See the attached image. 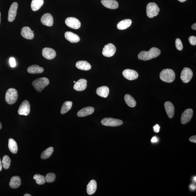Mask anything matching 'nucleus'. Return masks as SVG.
<instances>
[{
    "mask_svg": "<svg viewBox=\"0 0 196 196\" xmlns=\"http://www.w3.org/2000/svg\"><path fill=\"white\" fill-rule=\"evenodd\" d=\"M65 37L67 40L71 43H76L80 41L79 36L71 32H65Z\"/></svg>",
    "mask_w": 196,
    "mask_h": 196,
    "instance_id": "19",
    "label": "nucleus"
},
{
    "mask_svg": "<svg viewBox=\"0 0 196 196\" xmlns=\"http://www.w3.org/2000/svg\"><path fill=\"white\" fill-rule=\"evenodd\" d=\"M132 21L130 19H126L122 20L118 23L117 25L118 29L120 30H125L131 25Z\"/></svg>",
    "mask_w": 196,
    "mask_h": 196,
    "instance_id": "27",
    "label": "nucleus"
},
{
    "mask_svg": "<svg viewBox=\"0 0 196 196\" xmlns=\"http://www.w3.org/2000/svg\"><path fill=\"white\" fill-rule=\"evenodd\" d=\"M189 141H190L195 143H196V136H194L191 137L189 138Z\"/></svg>",
    "mask_w": 196,
    "mask_h": 196,
    "instance_id": "40",
    "label": "nucleus"
},
{
    "mask_svg": "<svg viewBox=\"0 0 196 196\" xmlns=\"http://www.w3.org/2000/svg\"><path fill=\"white\" fill-rule=\"evenodd\" d=\"M56 175L55 174L51 173L46 175L45 178L46 181L48 183L54 182L56 179Z\"/></svg>",
    "mask_w": 196,
    "mask_h": 196,
    "instance_id": "35",
    "label": "nucleus"
},
{
    "mask_svg": "<svg viewBox=\"0 0 196 196\" xmlns=\"http://www.w3.org/2000/svg\"><path fill=\"white\" fill-rule=\"evenodd\" d=\"M93 107H88L83 108L77 112V116L79 117H84L91 115L94 112Z\"/></svg>",
    "mask_w": 196,
    "mask_h": 196,
    "instance_id": "21",
    "label": "nucleus"
},
{
    "mask_svg": "<svg viewBox=\"0 0 196 196\" xmlns=\"http://www.w3.org/2000/svg\"><path fill=\"white\" fill-rule=\"evenodd\" d=\"M72 102L71 101H67L63 104L61 110V113L64 114L68 112L72 107Z\"/></svg>",
    "mask_w": 196,
    "mask_h": 196,
    "instance_id": "32",
    "label": "nucleus"
},
{
    "mask_svg": "<svg viewBox=\"0 0 196 196\" xmlns=\"http://www.w3.org/2000/svg\"><path fill=\"white\" fill-rule=\"evenodd\" d=\"M11 160L9 156L5 155L3 157L2 161V165L4 169H8L11 165Z\"/></svg>",
    "mask_w": 196,
    "mask_h": 196,
    "instance_id": "33",
    "label": "nucleus"
},
{
    "mask_svg": "<svg viewBox=\"0 0 196 196\" xmlns=\"http://www.w3.org/2000/svg\"><path fill=\"white\" fill-rule=\"evenodd\" d=\"M21 185V179L18 176H15L11 178L9 183L10 187L12 189H17Z\"/></svg>",
    "mask_w": 196,
    "mask_h": 196,
    "instance_id": "22",
    "label": "nucleus"
},
{
    "mask_svg": "<svg viewBox=\"0 0 196 196\" xmlns=\"http://www.w3.org/2000/svg\"><path fill=\"white\" fill-rule=\"evenodd\" d=\"M8 147L9 150L12 153H17L18 151V146L17 143L13 138H10L8 143Z\"/></svg>",
    "mask_w": 196,
    "mask_h": 196,
    "instance_id": "28",
    "label": "nucleus"
},
{
    "mask_svg": "<svg viewBox=\"0 0 196 196\" xmlns=\"http://www.w3.org/2000/svg\"><path fill=\"white\" fill-rule=\"evenodd\" d=\"M161 54L160 50L156 47L151 48L149 51H142L138 55V58L141 60L147 61L157 58Z\"/></svg>",
    "mask_w": 196,
    "mask_h": 196,
    "instance_id": "1",
    "label": "nucleus"
},
{
    "mask_svg": "<svg viewBox=\"0 0 196 196\" xmlns=\"http://www.w3.org/2000/svg\"><path fill=\"white\" fill-rule=\"evenodd\" d=\"M28 72L31 74H39L43 72L44 69L38 65H33L27 68Z\"/></svg>",
    "mask_w": 196,
    "mask_h": 196,
    "instance_id": "26",
    "label": "nucleus"
},
{
    "mask_svg": "<svg viewBox=\"0 0 196 196\" xmlns=\"http://www.w3.org/2000/svg\"><path fill=\"white\" fill-rule=\"evenodd\" d=\"M54 151V148L52 147H49L43 152L41 155V158L43 160H46L50 158Z\"/></svg>",
    "mask_w": 196,
    "mask_h": 196,
    "instance_id": "31",
    "label": "nucleus"
},
{
    "mask_svg": "<svg viewBox=\"0 0 196 196\" xmlns=\"http://www.w3.org/2000/svg\"><path fill=\"white\" fill-rule=\"evenodd\" d=\"M24 196H31L32 195H31L29 194H24Z\"/></svg>",
    "mask_w": 196,
    "mask_h": 196,
    "instance_id": "46",
    "label": "nucleus"
},
{
    "mask_svg": "<svg viewBox=\"0 0 196 196\" xmlns=\"http://www.w3.org/2000/svg\"><path fill=\"white\" fill-rule=\"evenodd\" d=\"M190 187L192 190H194L196 189L195 186L193 184H192L190 186Z\"/></svg>",
    "mask_w": 196,
    "mask_h": 196,
    "instance_id": "42",
    "label": "nucleus"
},
{
    "mask_svg": "<svg viewBox=\"0 0 196 196\" xmlns=\"http://www.w3.org/2000/svg\"><path fill=\"white\" fill-rule=\"evenodd\" d=\"M193 112L192 109H187L183 112L181 117L182 124H186L190 121L193 117Z\"/></svg>",
    "mask_w": 196,
    "mask_h": 196,
    "instance_id": "11",
    "label": "nucleus"
},
{
    "mask_svg": "<svg viewBox=\"0 0 196 196\" xmlns=\"http://www.w3.org/2000/svg\"><path fill=\"white\" fill-rule=\"evenodd\" d=\"M154 129V131L155 133H158L159 132H160V126L158 124H156L153 127Z\"/></svg>",
    "mask_w": 196,
    "mask_h": 196,
    "instance_id": "39",
    "label": "nucleus"
},
{
    "mask_svg": "<svg viewBox=\"0 0 196 196\" xmlns=\"http://www.w3.org/2000/svg\"><path fill=\"white\" fill-rule=\"evenodd\" d=\"M65 23L68 27L74 29H78L81 27V23L77 18L74 17L67 18Z\"/></svg>",
    "mask_w": 196,
    "mask_h": 196,
    "instance_id": "10",
    "label": "nucleus"
},
{
    "mask_svg": "<svg viewBox=\"0 0 196 196\" xmlns=\"http://www.w3.org/2000/svg\"><path fill=\"white\" fill-rule=\"evenodd\" d=\"M165 111L168 117L172 118L174 114L175 108L173 104L170 101L165 102L164 104Z\"/></svg>",
    "mask_w": 196,
    "mask_h": 196,
    "instance_id": "18",
    "label": "nucleus"
},
{
    "mask_svg": "<svg viewBox=\"0 0 196 196\" xmlns=\"http://www.w3.org/2000/svg\"><path fill=\"white\" fill-rule=\"evenodd\" d=\"M10 66H11V67H15L16 65V63L15 59L13 58H10Z\"/></svg>",
    "mask_w": 196,
    "mask_h": 196,
    "instance_id": "38",
    "label": "nucleus"
},
{
    "mask_svg": "<svg viewBox=\"0 0 196 196\" xmlns=\"http://www.w3.org/2000/svg\"><path fill=\"white\" fill-rule=\"evenodd\" d=\"M49 83L50 81L48 79L43 77L34 80L32 82V85L37 91L41 92Z\"/></svg>",
    "mask_w": 196,
    "mask_h": 196,
    "instance_id": "3",
    "label": "nucleus"
},
{
    "mask_svg": "<svg viewBox=\"0 0 196 196\" xmlns=\"http://www.w3.org/2000/svg\"><path fill=\"white\" fill-rule=\"evenodd\" d=\"M178 1L179 2H183L186 1V0H178Z\"/></svg>",
    "mask_w": 196,
    "mask_h": 196,
    "instance_id": "45",
    "label": "nucleus"
},
{
    "mask_svg": "<svg viewBox=\"0 0 196 196\" xmlns=\"http://www.w3.org/2000/svg\"><path fill=\"white\" fill-rule=\"evenodd\" d=\"M41 22L45 26L51 27L54 24V19L51 14L46 13L42 16L41 18Z\"/></svg>",
    "mask_w": 196,
    "mask_h": 196,
    "instance_id": "15",
    "label": "nucleus"
},
{
    "mask_svg": "<svg viewBox=\"0 0 196 196\" xmlns=\"http://www.w3.org/2000/svg\"><path fill=\"white\" fill-rule=\"evenodd\" d=\"M18 97V92L14 88L7 90L5 95V100L9 105H13L17 101Z\"/></svg>",
    "mask_w": 196,
    "mask_h": 196,
    "instance_id": "4",
    "label": "nucleus"
},
{
    "mask_svg": "<svg viewBox=\"0 0 196 196\" xmlns=\"http://www.w3.org/2000/svg\"><path fill=\"white\" fill-rule=\"evenodd\" d=\"M31 106L29 102L27 100H24L20 105L18 110L20 115L28 116L30 113Z\"/></svg>",
    "mask_w": 196,
    "mask_h": 196,
    "instance_id": "7",
    "label": "nucleus"
},
{
    "mask_svg": "<svg viewBox=\"0 0 196 196\" xmlns=\"http://www.w3.org/2000/svg\"><path fill=\"white\" fill-rule=\"evenodd\" d=\"M18 8V4L17 2H15L12 3L10 7L8 14V19L9 22H11L15 20L17 13Z\"/></svg>",
    "mask_w": 196,
    "mask_h": 196,
    "instance_id": "13",
    "label": "nucleus"
},
{
    "mask_svg": "<svg viewBox=\"0 0 196 196\" xmlns=\"http://www.w3.org/2000/svg\"><path fill=\"white\" fill-rule=\"evenodd\" d=\"M125 101L127 105L130 107L133 108L136 105V102L135 100L131 96L126 94L124 96Z\"/></svg>",
    "mask_w": 196,
    "mask_h": 196,
    "instance_id": "30",
    "label": "nucleus"
},
{
    "mask_svg": "<svg viewBox=\"0 0 196 196\" xmlns=\"http://www.w3.org/2000/svg\"><path fill=\"white\" fill-rule=\"evenodd\" d=\"M34 179L36 181L37 184L39 185L44 184L46 182L45 177L44 175L37 174L34 175Z\"/></svg>",
    "mask_w": 196,
    "mask_h": 196,
    "instance_id": "34",
    "label": "nucleus"
},
{
    "mask_svg": "<svg viewBox=\"0 0 196 196\" xmlns=\"http://www.w3.org/2000/svg\"><path fill=\"white\" fill-rule=\"evenodd\" d=\"M191 28L194 30H196V23L194 24L191 26Z\"/></svg>",
    "mask_w": 196,
    "mask_h": 196,
    "instance_id": "43",
    "label": "nucleus"
},
{
    "mask_svg": "<svg viewBox=\"0 0 196 196\" xmlns=\"http://www.w3.org/2000/svg\"><path fill=\"white\" fill-rule=\"evenodd\" d=\"M160 78L165 82L171 83L174 80L175 73L172 69H163L160 75Z\"/></svg>",
    "mask_w": 196,
    "mask_h": 196,
    "instance_id": "2",
    "label": "nucleus"
},
{
    "mask_svg": "<svg viewBox=\"0 0 196 196\" xmlns=\"http://www.w3.org/2000/svg\"><path fill=\"white\" fill-rule=\"evenodd\" d=\"M42 55L44 58L48 60H52L56 57V54L54 49L50 48H44L43 49Z\"/></svg>",
    "mask_w": 196,
    "mask_h": 196,
    "instance_id": "14",
    "label": "nucleus"
},
{
    "mask_svg": "<svg viewBox=\"0 0 196 196\" xmlns=\"http://www.w3.org/2000/svg\"><path fill=\"white\" fill-rule=\"evenodd\" d=\"M158 141V139L156 137H153L151 140V142L152 143H155Z\"/></svg>",
    "mask_w": 196,
    "mask_h": 196,
    "instance_id": "41",
    "label": "nucleus"
},
{
    "mask_svg": "<svg viewBox=\"0 0 196 196\" xmlns=\"http://www.w3.org/2000/svg\"><path fill=\"white\" fill-rule=\"evenodd\" d=\"M190 43L193 46H195L196 44V37L195 36H190L189 39Z\"/></svg>",
    "mask_w": 196,
    "mask_h": 196,
    "instance_id": "37",
    "label": "nucleus"
},
{
    "mask_svg": "<svg viewBox=\"0 0 196 196\" xmlns=\"http://www.w3.org/2000/svg\"><path fill=\"white\" fill-rule=\"evenodd\" d=\"M122 75L125 78L129 80H133L137 79L138 74L136 71L132 69H126L122 72Z\"/></svg>",
    "mask_w": 196,
    "mask_h": 196,
    "instance_id": "12",
    "label": "nucleus"
},
{
    "mask_svg": "<svg viewBox=\"0 0 196 196\" xmlns=\"http://www.w3.org/2000/svg\"><path fill=\"white\" fill-rule=\"evenodd\" d=\"M2 128V124L1 122H0V130H1Z\"/></svg>",
    "mask_w": 196,
    "mask_h": 196,
    "instance_id": "47",
    "label": "nucleus"
},
{
    "mask_svg": "<svg viewBox=\"0 0 196 196\" xmlns=\"http://www.w3.org/2000/svg\"><path fill=\"white\" fill-rule=\"evenodd\" d=\"M1 13L0 12V24H1Z\"/></svg>",
    "mask_w": 196,
    "mask_h": 196,
    "instance_id": "48",
    "label": "nucleus"
},
{
    "mask_svg": "<svg viewBox=\"0 0 196 196\" xmlns=\"http://www.w3.org/2000/svg\"><path fill=\"white\" fill-rule=\"evenodd\" d=\"M196 177H195L194 178V181H195V182H196Z\"/></svg>",
    "mask_w": 196,
    "mask_h": 196,
    "instance_id": "49",
    "label": "nucleus"
},
{
    "mask_svg": "<svg viewBox=\"0 0 196 196\" xmlns=\"http://www.w3.org/2000/svg\"><path fill=\"white\" fill-rule=\"evenodd\" d=\"M97 184L96 182L94 180H92L88 185L87 188V191L88 194L89 195L93 194L96 190Z\"/></svg>",
    "mask_w": 196,
    "mask_h": 196,
    "instance_id": "23",
    "label": "nucleus"
},
{
    "mask_svg": "<svg viewBox=\"0 0 196 196\" xmlns=\"http://www.w3.org/2000/svg\"><path fill=\"white\" fill-rule=\"evenodd\" d=\"M101 123L103 125L114 127L122 125L123 124V122L119 119L112 118H106L101 120Z\"/></svg>",
    "mask_w": 196,
    "mask_h": 196,
    "instance_id": "6",
    "label": "nucleus"
},
{
    "mask_svg": "<svg viewBox=\"0 0 196 196\" xmlns=\"http://www.w3.org/2000/svg\"><path fill=\"white\" fill-rule=\"evenodd\" d=\"M76 66L80 70L84 71L89 70L91 68V66L88 62L85 61H80L77 62Z\"/></svg>",
    "mask_w": 196,
    "mask_h": 196,
    "instance_id": "25",
    "label": "nucleus"
},
{
    "mask_svg": "<svg viewBox=\"0 0 196 196\" xmlns=\"http://www.w3.org/2000/svg\"><path fill=\"white\" fill-rule=\"evenodd\" d=\"M193 76V71L190 69L186 67L182 71L180 78L184 83H187L191 80Z\"/></svg>",
    "mask_w": 196,
    "mask_h": 196,
    "instance_id": "8",
    "label": "nucleus"
},
{
    "mask_svg": "<svg viewBox=\"0 0 196 196\" xmlns=\"http://www.w3.org/2000/svg\"><path fill=\"white\" fill-rule=\"evenodd\" d=\"M160 9L156 3L151 2L147 5L146 14L149 18H153L158 15Z\"/></svg>",
    "mask_w": 196,
    "mask_h": 196,
    "instance_id": "5",
    "label": "nucleus"
},
{
    "mask_svg": "<svg viewBox=\"0 0 196 196\" xmlns=\"http://www.w3.org/2000/svg\"><path fill=\"white\" fill-rule=\"evenodd\" d=\"M2 165L1 158H0V171H1L2 169Z\"/></svg>",
    "mask_w": 196,
    "mask_h": 196,
    "instance_id": "44",
    "label": "nucleus"
},
{
    "mask_svg": "<svg viewBox=\"0 0 196 196\" xmlns=\"http://www.w3.org/2000/svg\"><path fill=\"white\" fill-rule=\"evenodd\" d=\"M73 83H76V82L75 81H73Z\"/></svg>",
    "mask_w": 196,
    "mask_h": 196,
    "instance_id": "50",
    "label": "nucleus"
},
{
    "mask_svg": "<svg viewBox=\"0 0 196 196\" xmlns=\"http://www.w3.org/2000/svg\"><path fill=\"white\" fill-rule=\"evenodd\" d=\"M87 87V80H86L81 79L79 80L75 83L73 88L76 91H84Z\"/></svg>",
    "mask_w": 196,
    "mask_h": 196,
    "instance_id": "16",
    "label": "nucleus"
},
{
    "mask_svg": "<svg viewBox=\"0 0 196 196\" xmlns=\"http://www.w3.org/2000/svg\"><path fill=\"white\" fill-rule=\"evenodd\" d=\"M116 48L113 44L109 43L106 45L103 49L102 54L107 57H111L115 54Z\"/></svg>",
    "mask_w": 196,
    "mask_h": 196,
    "instance_id": "9",
    "label": "nucleus"
},
{
    "mask_svg": "<svg viewBox=\"0 0 196 196\" xmlns=\"http://www.w3.org/2000/svg\"><path fill=\"white\" fill-rule=\"evenodd\" d=\"M21 34L24 38L28 40H32L34 37V32L28 27H24L22 28Z\"/></svg>",
    "mask_w": 196,
    "mask_h": 196,
    "instance_id": "17",
    "label": "nucleus"
},
{
    "mask_svg": "<svg viewBox=\"0 0 196 196\" xmlns=\"http://www.w3.org/2000/svg\"><path fill=\"white\" fill-rule=\"evenodd\" d=\"M175 46L178 50L181 51L183 48V46L181 41L179 38L175 40Z\"/></svg>",
    "mask_w": 196,
    "mask_h": 196,
    "instance_id": "36",
    "label": "nucleus"
},
{
    "mask_svg": "<svg viewBox=\"0 0 196 196\" xmlns=\"http://www.w3.org/2000/svg\"><path fill=\"white\" fill-rule=\"evenodd\" d=\"M44 0H32L31 4V9L35 11L39 10L43 5Z\"/></svg>",
    "mask_w": 196,
    "mask_h": 196,
    "instance_id": "29",
    "label": "nucleus"
},
{
    "mask_svg": "<svg viewBox=\"0 0 196 196\" xmlns=\"http://www.w3.org/2000/svg\"><path fill=\"white\" fill-rule=\"evenodd\" d=\"M109 88L105 86L98 88L96 90L97 95L103 98H107L109 95Z\"/></svg>",
    "mask_w": 196,
    "mask_h": 196,
    "instance_id": "24",
    "label": "nucleus"
},
{
    "mask_svg": "<svg viewBox=\"0 0 196 196\" xmlns=\"http://www.w3.org/2000/svg\"><path fill=\"white\" fill-rule=\"evenodd\" d=\"M101 3L103 6L108 9H115L118 7V3L115 0H101Z\"/></svg>",
    "mask_w": 196,
    "mask_h": 196,
    "instance_id": "20",
    "label": "nucleus"
}]
</instances>
